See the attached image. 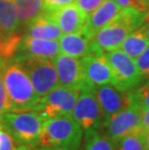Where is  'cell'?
I'll use <instances>...</instances> for the list:
<instances>
[{
	"label": "cell",
	"instance_id": "obj_1",
	"mask_svg": "<svg viewBox=\"0 0 149 150\" xmlns=\"http://www.w3.org/2000/svg\"><path fill=\"white\" fill-rule=\"evenodd\" d=\"M144 13L122 8L109 24L92 34V54H104L119 49L125 38L142 23Z\"/></svg>",
	"mask_w": 149,
	"mask_h": 150
},
{
	"label": "cell",
	"instance_id": "obj_2",
	"mask_svg": "<svg viewBox=\"0 0 149 150\" xmlns=\"http://www.w3.org/2000/svg\"><path fill=\"white\" fill-rule=\"evenodd\" d=\"M3 79L10 111L34 110L41 97L38 96L29 76L20 63H6L3 69Z\"/></svg>",
	"mask_w": 149,
	"mask_h": 150
},
{
	"label": "cell",
	"instance_id": "obj_3",
	"mask_svg": "<svg viewBox=\"0 0 149 150\" xmlns=\"http://www.w3.org/2000/svg\"><path fill=\"white\" fill-rule=\"evenodd\" d=\"M83 130L71 115L47 118L43 125L38 147L80 150Z\"/></svg>",
	"mask_w": 149,
	"mask_h": 150
},
{
	"label": "cell",
	"instance_id": "obj_4",
	"mask_svg": "<svg viewBox=\"0 0 149 150\" xmlns=\"http://www.w3.org/2000/svg\"><path fill=\"white\" fill-rule=\"evenodd\" d=\"M3 129L12 136L17 146L36 148L46 118L37 110L8 111L1 116Z\"/></svg>",
	"mask_w": 149,
	"mask_h": 150
},
{
	"label": "cell",
	"instance_id": "obj_5",
	"mask_svg": "<svg viewBox=\"0 0 149 150\" xmlns=\"http://www.w3.org/2000/svg\"><path fill=\"white\" fill-rule=\"evenodd\" d=\"M113 75L112 84L122 91L130 92L142 83L141 76L135 59L120 49L105 53Z\"/></svg>",
	"mask_w": 149,
	"mask_h": 150
},
{
	"label": "cell",
	"instance_id": "obj_6",
	"mask_svg": "<svg viewBox=\"0 0 149 150\" xmlns=\"http://www.w3.org/2000/svg\"><path fill=\"white\" fill-rule=\"evenodd\" d=\"M16 61L26 72L38 96H45L59 85L57 72L52 59L17 58Z\"/></svg>",
	"mask_w": 149,
	"mask_h": 150
},
{
	"label": "cell",
	"instance_id": "obj_7",
	"mask_svg": "<svg viewBox=\"0 0 149 150\" xmlns=\"http://www.w3.org/2000/svg\"><path fill=\"white\" fill-rule=\"evenodd\" d=\"M81 89L58 85L45 96L41 97L34 110L47 118L72 115L73 110L80 96Z\"/></svg>",
	"mask_w": 149,
	"mask_h": 150
},
{
	"label": "cell",
	"instance_id": "obj_8",
	"mask_svg": "<svg viewBox=\"0 0 149 150\" xmlns=\"http://www.w3.org/2000/svg\"><path fill=\"white\" fill-rule=\"evenodd\" d=\"M84 132L103 130L105 118L92 89L82 87L72 115Z\"/></svg>",
	"mask_w": 149,
	"mask_h": 150
},
{
	"label": "cell",
	"instance_id": "obj_9",
	"mask_svg": "<svg viewBox=\"0 0 149 150\" xmlns=\"http://www.w3.org/2000/svg\"><path fill=\"white\" fill-rule=\"evenodd\" d=\"M143 110L132 102L128 107L115 113L104 124L103 132L114 142L141 128V122Z\"/></svg>",
	"mask_w": 149,
	"mask_h": 150
},
{
	"label": "cell",
	"instance_id": "obj_10",
	"mask_svg": "<svg viewBox=\"0 0 149 150\" xmlns=\"http://www.w3.org/2000/svg\"><path fill=\"white\" fill-rule=\"evenodd\" d=\"M84 82L83 87L93 89L96 86L112 83V68L104 54H89L81 58Z\"/></svg>",
	"mask_w": 149,
	"mask_h": 150
},
{
	"label": "cell",
	"instance_id": "obj_11",
	"mask_svg": "<svg viewBox=\"0 0 149 150\" xmlns=\"http://www.w3.org/2000/svg\"><path fill=\"white\" fill-rule=\"evenodd\" d=\"M92 91L101 107L105 122L132 103L130 92L120 90L112 83L96 86Z\"/></svg>",
	"mask_w": 149,
	"mask_h": 150
},
{
	"label": "cell",
	"instance_id": "obj_12",
	"mask_svg": "<svg viewBox=\"0 0 149 150\" xmlns=\"http://www.w3.org/2000/svg\"><path fill=\"white\" fill-rule=\"evenodd\" d=\"M57 72L59 85L81 89L84 86V76L80 58L60 52L52 59Z\"/></svg>",
	"mask_w": 149,
	"mask_h": 150
},
{
	"label": "cell",
	"instance_id": "obj_13",
	"mask_svg": "<svg viewBox=\"0 0 149 150\" xmlns=\"http://www.w3.org/2000/svg\"><path fill=\"white\" fill-rule=\"evenodd\" d=\"M60 52L58 41L23 36L17 54L18 58L53 59Z\"/></svg>",
	"mask_w": 149,
	"mask_h": 150
},
{
	"label": "cell",
	"instance_id": "obj_14",
	"mask_svg": "<svg viewBox=\"0 0 149 150\" xmlns=\"http://www.w3.org/2000/svg\"><path fill=\"white\" fill-rule=\"evenodd\" d=\"M58 25L63 34L76 33L84 27L87 16L75 3L52 11H46Z\"/></svg>",
	"mask_w": 149,
	"mask_h": 150
},
{
	"label": "cell",
	"instance_id": "obj_15",
	"mask_svg": "<svg viewBox=\"0 0 149 150\" xmlns=\"http://www.w3.org/2000/svg\"><path fill=\"white\" fill-rule=\"evenodd\" d=\"M91 36L92 33L85 26L78 32L63 34L58 40L60 52L77 58L92 54Z\"/></svg>",
	"mask_w": 149,
	"mask_h": 150
},
{
	"label": "cell",
	"instance_id": "obj_16",
	"mask_svg": "<svg viewBox=\"0 0 149 150\" xmlns=\"http://www.w3.org/2000/svg\"><path fill=\"white\" fill-rule=\"evenodd\" d=\"M116 0H104L99 7L87 16L85 28L90 33H95L107 25L121 10Z\"/></svg>",
	"mask_w": 149,
	"mask_h": 150
},
{
	"label": "cell",
	"instance_id": "obj_17",
	"mask_svg": "<svg viewBox=\"0 0 149 150\" xmlns=\"http://www.w3.org/2000/svg\"><path fill=\"white\" fill-rule=\"evenodd\" d=\"M0 28L3 36L7 39L23 40V28L18 20L12 0H0Z\"/></svg>",
	"mask_w": 149,
	"mask_h": 150
},
{
	"label": "cell",
	"instance_id": "obj_18",
	"mask_svg": "<svg viewBox=\"0 0 149 150\" xmlns=\"http://www.w3.org/2000/svg\"><path fill=\"white\" fill-rule=\"evenodd\" d=\"M62 35L63 33L58 25L47 12L39 16L25 26L24 36L28 37L58 41Z\"/></svg>",
	"mask_w": 149,
	"mask_h": 150
},
{
	"label": "cell",
	"instance_id": "obj_19",
	"mask_svg": "<svg viewBox=\"0 0 149 150\" xmlns=\"http://www.w3.org/2000/svg\"><path fill=\"white\" fill-rule=\"evenodd\" d=\"M13 3L23 28L46 12L44 0H13Z\"/></svg>",
	"mask_w": 149,
	"mask_h": 150
},
{
	"label": "cell",
	"instance_id": "obj_20",
	"mask_svg": "<svg viewBox=\"0 0 149 150\" xmlns=\"http://www.w3.org/2000/svg\"><path fill=\"white\" fill-rule=\"evenodd\" d=\"M149 46V38L142 23L134 29L123 41L119 49L127 55L136 59Z\"/></svg>",
	"mask_w": 149,
	"mask_h": 150
},
{
	"label": "cell",
	"instance_id": "obj_21",
	"mask_svg": "<svg viewBox=\"0 0 149 150\" xmlns=\"http://www.w3.org/2000/svg\"><path fill=\"white\" fill-rule=\"evenodd\" d=\"M82 146L83 150H115V142L102 130L84 132Z\"/></svg>",
	"mask_w": 149,
	"mask_h": 150
},
{
	"label": "cell",
	"instance_id": "obj_22",
	"mask_svg": "<svg viewBox=\"0 0 149 150\" xmlns=\"http://www.w3.org/2000/svg\"><path fill=\"white\" fill-rule=\"evenodd\" d=\"M145 131L141 128L115 142V150H147Z\"/></svg>",
	"mask_w": 149,
	"mask_h": 150
},
{
	"label": "cell",
	"instance_id": "obj_23",
	"mask_svg": "<svg viewBox=\"0 0 149 150\" xmlns=\"http://www.w3.org/2000/svg\"><path fill=\"white\" fill-rule=\"evenodd\" d=\"M131 100L145 111L149 110V79L139 84L134 90L130 91Z\"/></svg>",
	"mask_w": 149,
	"mask_h": 150
},
{
	"label": "cell",
	"instance_id": "obj_24",
	"mask_svg": "<svg viewBox=\"0 0 149 150\" xmlns=\"http://www.w3.org/2000/svg\"><path fill=\"white\" fill-rule=\"evenodd\" d=\"M20 42L21 41L10 40L5 38L0 28V57L8 61L11 57L15 56L17 54Z\"/></svg>",
	"mask_w": 149,
	"mask_h": 150
},
{
	"label": "cell",
	"instance_id": "obj_25",
	"mask_svg": "<svg viewBox=\"0 0 149 150\" xmlns=\"http://www.w3.org/2000/svg\"><path fill=\"white\" fill-rule=\"evenodd\" d=\"M135 61L141 76L142 82L149 79V46L141 55L135 59Z\"/></svg>",
	"mask_w": 149,
	"mask_h": 150
},
{
	"label": "cell",
	"instance_id": "obj_26",
	"mask_svg": "<svg viewBox=\"0 0 149 150\" xmlns=\"http://www.w3.org/2000/svg\"><path fill=\"white\" fill-rule=\"evenodd\" d=\"M121 8H130L144 13L149 7V0H116Z\"/></svg>",
	"mask_w": 149,
	"mask_h": 150
},
{
	"label": "cell",
	"instance_id": "obj_27",
	"mask_svg": "<svg viewBox=\"0 0 149 150\" xmlns=\"http://www.w3.org/2000/svg\"><path fill=\"white\" fill-rule=\"evenodd\" d=\"M3 68L0 69V116L8 111H10V105H9L7 92H6L4 79H3Z\"/></svg>",
	"mask_w": 149,
	"mask_h": 150
},
{
	"label": "cell",
	"instance_id": "obj_28",
	"mask_svg": "<svg viewBox=\"0 0 149 150\" xmlns=\"http://www.w3.org/2000/svg\"><path fill=\"white\" fill-rule=\"evenodd\" d=\"M104 0H75V4L78 6L85 15H90L102 4Z\"/></svg>",
	"mask_w": 149,
	"mask_h": 150
},
{
	"label": "cell",
	"instance_id": "obj_29",
	"mask_svg": "<svg viewBox=\"0 0 149 150\" xmlns=\"http://www.w3.org/2000/svg\"><path fill=\"white\" fill-rule=\"evenodd\" d=\"M16 144L14 139L4 129L0 130V150H16Z\"/></svg>",
	"mask_w": 149,
	"mask_h": 150
},
{
	"label": "cell",
	"instance_id": "obj_30",
	"mask_svg": "<svg viewBox=\"0 0 149 150\" xmlns=\"http://www.w3.org/2000/svg\"><path fill=\"white\" fill-rule=\"evenodd\" d=\"M46 11H52L63 6L75 3V0H44Z\"/></svg>",
	"mask_w": 149,
	"mask_h": 150
},
{
	"label": "cell",
	"instance_id": "obj_31",
	"mask_svg": "<svg viewBox=\"0 0 149 150\" xmlns=\"http://www.w3.org/2000/svg\"><path fill=\"white\" fill-rule=\"evenodd\" d=\"M141 126L144 131H146L149 128V110L143 111V114H142L141 117Z\"/></svg>",
	"mask_w": 149,
	"mask_h": 150
},
{
	"label": "cell",
	"instance_id": "obj_32",
	"mask_svg": "<svg viewBox=\"0 0 149 150\" xmlns=\"http://www.w3.org/2000/svg\"><path fill=\"white\" fill-rule=\"evenodd\" d=\"M142 25L144 26L145 31H146L147 36L149 38V7L144 13V18H143V21H142Z\"/></svg>",
	"mask_w": 149,
	"mask_h": 150
},
{
	"label": "cell",
	"instance_id": "obj_33",
	"mask_svg": "<svg viewBox=\"0 0 149 150\" xmlns=\"http://www.w3.org/2000/svg\"><path fill=\"white\" fill-rule=\"evenodd\" d=\"M30 150H69L64 148H50V147H36V148H31Z\"/></svg>",
	"mask_w": 149,
	"mask_h": 150
},
{
	"label": "cell",
	"instance_id": "obj_34",
	"mask_svg": "<svg viewBox=\"0 0 149 150\" xmlns=\"http://www.w3.org/2000/svg\"><path fill=\"white\" fill-rule=\"evenodd\" d=\"M145 140H146V144L149 147V128L145 131Z\"/></svg>",
	"mask_w": 149,
	"mask_h": 150
},
{
	"label": "cell",
	"instance_id": "obj_35",
	"mask_svg": "<svg viewBox=\"0 0 149 150\" xmlns=\"http://www.w3.org/2000/svg\"><path fill=\"white\" fill-rule=\"evenodd\" d=\"M6 63H7V60H4L3 58L0 57V69L3 68V67L6 65Z\"/></svg>",
	"mask_w": 149,
	"mask_h": 150
},
{
	"label": "cell",
	"instance_id": "obj_36",
	"mask_svg": "<svg viewBox=\"0 0 149 150\" xmlns=\"http://www.w3.org/2000/svg\"><path fill=\"white\" fill-rule=\"evenodd\" d=\"M31 148L26 147V146H17L16 150H30Z\"/></svg>",
	"mask_w": 149,
	"mask_h": 150
},
{
	"label": "cell",
	"instance_id": "obj_37",
	"mask_svg": "<svg viewBox=\"0 0 149 150\" xmlns=\"http://www.w3.org/2000/svg\"><path fill=\"white\" fill-rule=\"evenodd\" d=\"M3 129V126H2V122H1V118H0V130Z\"/></svg>",
	"mask_w": 149,
	"mask_h": 150
},
{
	"label": "cell",
	"instance_id": "obj_38",
	"mask_svg": "<svg viewBox=\"0 0 149 150\" xmlns=\"http://www.w3.org/2000/svg\"><path fill=\"white\" fill-rule=\"evenodd\" d=\"M147 150H149V147H148V149H147Z\"/></svg>",
	"mask_w": 149,
	"mask_h": 150
},
{
	"label": "cell",
	"instance_id": "obj_39",
	"mask_svg": "<svg viewBox=\"0 0 149 150\" xmlns=\"http://www.w3.org/2000/svg\"><path fill=\"white\" fill-rule=\"evenodd\" d=\"M12 1H13V0H12Z\"/></svg>",
	"mask_w": 149,
	"mask_h": 150
}]
</instances>
